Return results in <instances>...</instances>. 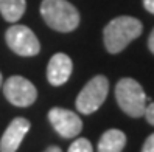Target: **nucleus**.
Returning <instances> with one entry per match:
<instances>
[{"mask_svg":"<svg viewBox=\"0 0 154 152\" xmlns=\"http://www.w3.org/2000/svg\"><path fill=\"white\" fill-rule=\"evenodd\" d=\"M142 152H154V133L145 140L143 146H142Z\"/></svg>","mask_w":154,"mask_h":152,"instance_id":"obj_13","label":"nucleus"},{"mask_svg":"<svg viewBox=\"0 0 154 152\" xmlns=\"http://www.w3.org/2000/svg\"><path fill=\"white\" fill-rule=\"evenodd\" d=\"M148 48H149V51L154 55V30L151 31L149 37H148Z\"/></svg>","mask_w":154,"mask_h":152,"instance_id":"obj_16","label":"nucleus"},{"mask_svg":"<svg viewBox=\"0 0 154 152\" xmlns=\"http://www.w3.org/2000/svg\"><path fill=\"white\" fill-rule=\"evenodd\" d=\"M126 146V135L120 129L106 130L98 141V152H122Z\"/></svg>","mask_w":154,"mask_h":152,"instance_id":"obj_10","label":"nucleus"},{"mask_svg":"<svg viewBox=\"0 0 154 152\" xmlns=\"http://www.w3.org/2000/svg\"><path fill=\"white\" fill-rule=\"evenodd\" d=\"M48 121L62 138H73L83 130V121L75 112L62 107H53L48 112Z\"/></svg>","mask_w":154,"mask_h":152,"instance_id":"obj_7","label":"nucleus"},{"mask_svg":"<svg viewBox=\"0 0 154 152\" xmlns=\"http://www.w3.org/2000/svg\"><path fill=\"white\" fill-rule=\"evenodd\" d=\"M69 152H94V148L87 138H76L70 145Z\"/></svg>","mask_w":154,"mask_h":152,"instance_id":"obj_12","label":"nucleus"},{"mask_svg":"<svg viewBox=\"0 0 154 152\" xmlns=\"http://www.w3.org/2000/svg\"><path fill=\"white\" fill-rule=\"evenodd\" d=\"M145 118H146V121L151 124V126H154V103H151L149 106H146V109H145Z\"/></svg>","mask_w":154,"mask_h":152,"instance_id":"obj_14","label":"nucleus"},{"mask_svg":"<svg viewBox=\"0 0 154 152\" xmlns=\"http://www.w3.org/2000/svg\"><path fill=\"white\" fill-rule=\"evenodd\" d=\"M30 130V121L26 118L17 117L14 118L10 126L3 132L2 138H0V151L2 152H17L23 137L26 132Z\"/></svg>","mask_w":154,"mask_h":152,"instance_id":"obj_8","label":"nucleus"},{"mask_svg":"<svg viewBox=\"0 0 154 152\" xmlns=\"http://www.w3.org/2000/svg\"><path fill=\"white\" fill-rule=\"evenodd\" d=\"M143 6L148 13L154 14V0H143Z\"/></svg>","mask_w":154,"mask_h":152,"instance_id":"obj_15","label":"nucleus"},{"mask_svg":"<svg viewBox=\"0 0 154 152\" xmlns=\"http://www.w3.org/2000/svg\"><path fill=\"white\" fill-rule=\"evenodd\" d=\"M44 152H62L61 151V148H58V146H50V148H47Z\"/></svg>","mask_w":154,"mask_h":152,"instance_id":"obj_17","label":"nucleus"},{"mask_svg":"<svg viewBox=\"0 0 154 152\" xmlns=\"http://www.w3.org/2000/svg\"><path fill=\"white\" fill-rule=\"evenodd\" d=\"M73 70V62L64 53H56L51 56L47 65V79L51 85L59 87L69 81V78Z\"/></svg>","mask_w":154,"mask_h":152,"instance_id":"obj_9","label":"nucleus"},{"mask_svg":"<svg viewBox=\"0 0 154 152\" xmlns=\"http://www.w3.org/2000/svg\"><path fill=\"white\" fill-rule=\"evenodd\" d=\"M3 95L16 107H28L36 101L38 90H36L34 84L26 78L11 76L3 84Z\"/></svg>","mask_w":154,"mask_h":152,"instance_id":"obj_6","label":"nucleus"},{"mask_svg":"<svg viewBox=\"0 0 154 152\" xmlns=\"http://www.w3.org/2000/svg\"><path fill=\"white\" fill-rule=\"evenodd\" d=\"M115 100L120 109L131 118L143 117L146 109V95L143 87L132 78H122L115 85Z\"/></svg>","mask_w":154,"mask_h":152,"instance_id":"obj_3","label":"nucleus"},{"mask_svg":"<svg viewBox=\"0 0 154 152\" xmlns=\"http://www.w3.org/2000/svg\"><path fill=\"white\" fill-rule=\"evenodd\" d=\"M0 87H2V73H0Z\"/></svg>","mask_w":154,"mask_h":152,"instance_id":"obj_18","label":"nucleus"},{"mask_svg":"<svg viewBox=\"0 0 154 152\" xmlns=\"http://www.w3.org/2000/svg\"><path fill=\"white\" fill-rule=\"evenodd\" d=\"M143 25L139 19L131 16H120L112 19L103 30V42L111 55L123 51L132 40L142 34Z\"/></svg>","mask_w":154,"mask_h":152,"instance_id":"obj_1","label":"nucleus"},{"mask_svg":"<svg viewBox=\"0 0 154 152\" xmlns=\"http://www.w3.org/2000/svg\"><path fill=\"white\" fill-rule=\"evenodd\" d=\"M107 93H109V81H107V78L103 75L94 76L76 96V101H75L76 110L84 115H90L97 112L106 101Z\"/></svg>","mask_w":154,"mask_h":152,"instance_id":"obj_4","label":"nucleus"},{"mask_svg":"<svg viewBox=\"0 0 154 152\" xmlns=\"http://www.w3.org/2000/svg\"><path fill=\"white\" fill-rule=\"evenodd\" d=\"M26 8L25 0H0V13L6 22H17L23 16Z\"/></svg>","mask_w":154,"mask_h":152,"instance_id":"obj_11","label":"nucleus"},{"mask_svg":"<svg viewBox=\"0 0 154 152\" xmlns=\"http://www.w3.org/2000/svg\"><path fill=\"white\" fill-rule=\"evenodd\" d=\"M5 40L10 50L23 58L36 56L41 51L39 39L26 25H11L5 33Z\"/></svg>","mask_w":154,"mask_h":152,"instance_id":"obj_5","label":"nucleus"},{"mask_svg":"<svg viewBox=\"0 0 154 152\" xmlns=\"http://www.w3.org/2000/svg\"><path fill=\"white\" fill-rule=\"evenodd\" d=\"M41 16L51 30L70 33L79 25V13L67 0H42Z\"/></svg>","mask_w":154,"mask_h":152,"instance_id":"obj_2","label":"nucleus"}]
</instances>
